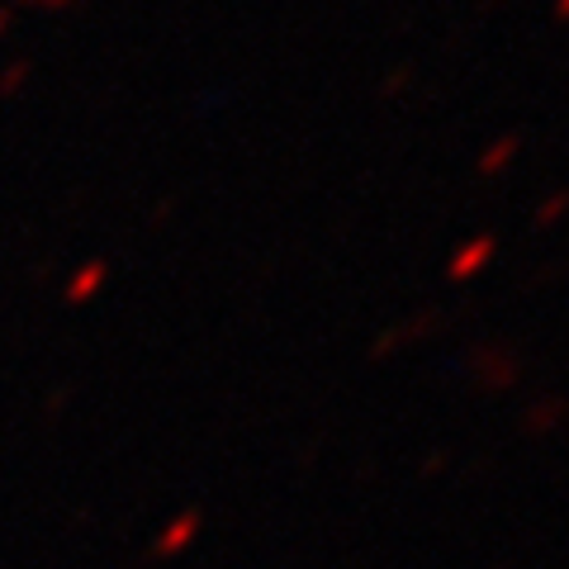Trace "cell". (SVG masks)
<instances>
[{
    "mask_svg": "<svg viewBox=\"0 0 569 569\" xmlns=\"http://www.w3.org/2000/svg\"><path fill=\"white\" fill-rule=\"evenodd\" d=\"M493 252H498V238H493V233H475V238L451 257L447 276H451V280H470V276H479V271H485V266L493 261Z\"/></svg>",
    "mask_w": 569,
    "mask_h": 569,
    "instance_id": "1",
    "label": "cell"
},
{
    "mask_svg": "<svg viewBox=\"0 0 569 569\" xmlns=\"http://www.w3.org/2000/svg\"><path fill=\"white\" fill-rule=\"evenodd\" d=\"M518 148H522L518 138H498V142H489V148H485V157H479V171H485V176L503 171V167L512 162V152H518Z\"/></svg>",
    "mask_w": 569,
    "mask_h": 569,
    "instance_id": "2",
    "label": "cell"
},
{
    "mask_svg": "<svg viewBox=\"0 0 569 569\" xmlns=\"http://www.w3.org/2000/svg\"><path fill=\"white\" fill-rule=\"evenodd\" d=\"M565 209H569V190H565V194H556V200H550V204L537 213V223H541V228H550V223H556Z\"/></svg>",
    "mask_w": 569,
    "mask_h": 569,
    "instance_id": "3",
    "label": "cell"
},
{
    "mask_svg": "<svg viewBox=\"0 0 569 569\" xmlns=\"http://www.w3.org/2000/svg\"><path fill=\"white\" fill-rule=\"evenodd\" d=\"M556 413H565V403H546V408H537V422H527V427H537V432H546V427L556 422Z\"/></svg>",
    "mask_w": 569,
    "mask_h": 569,
    "instance_id": "4",
    "label": "cell"
},
{
    "mask_svg": "<svg viewBox=\"0 0 569 569\" xmlns=\"http://www.w3.org/2000/svg\"><path fill=\"white\" fill-rule=\"evenodd\" d=\"M556 20H569V0H556Z\"/></svg>",
    "mask_w": 569,
    "mask_h": 569,
    "instance_id": "5",
    "label": "cell"
}]
</instances>
